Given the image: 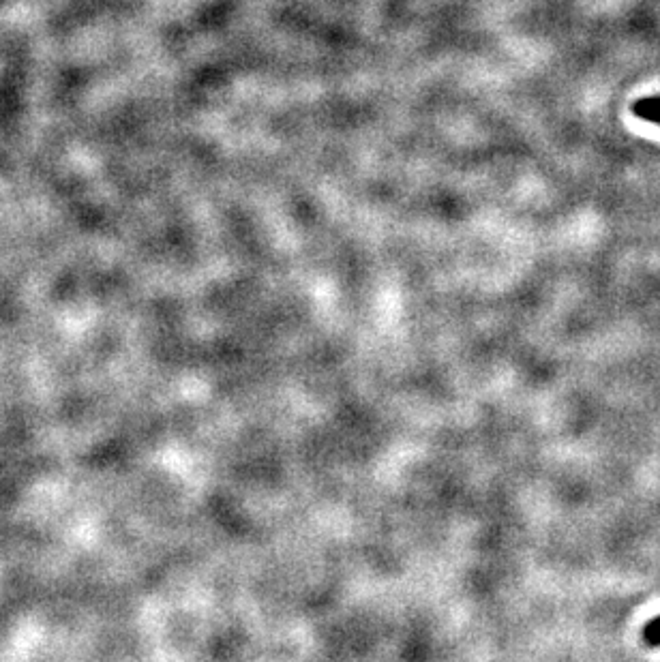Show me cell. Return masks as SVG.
I'll use <instances>...</instances> for the list:
<instances>
[{
	"instance_id": "6da1fadb",
	"label": "cell",
	"mask_w": 660,
	"mask_h": 662,
	"mask_svg": "<svg viewBox=\"0 0 660 662\" xmlns=\"http://www.w3.org/2000/svg\"><path fill=\"white\" fill-rule=\"evenodd\" d=\"M633 114L641 120H645V123H650V125H658L660 127V97L654 95V97H643V99H637L633 103Z\"/></svg>"
},
{
	"instance_id": "7a4b0ae2",
	"label": "cell",
	"mask_w": 660,
	"mask_h": 662,
	"mask_svg": "<svg viewBox=\"0 0 660 662\" xmlns=\"http://www.w3.org/2000/svg\"><path fill=\"white\" fill-rule=\"evenodd\" d=\"M641 639L645 645H648V648H660V615H656V618L643 624Z\"/></svg>"
}]
</instances>
